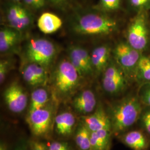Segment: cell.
I'll return each mask as SVG.
<instances>
[{
	"instance_id": "cell-1",
	"label": "cell",
	"mask_w": 150,
	"mask_h": 150,
	"mask_svg": "<svg viewBox=\"0 0 150 150\" xmlns=\"http://www.w3.org/2000/svg\"><path fill=\"white\" fill-rule=\"evenodd\" d=\"M107 113L112 133L121 134L132 126L140 118L141 102L139 97H126L111 106Z\"/></svg>"
},
{
	"instance_id": "cell-2",
	"label": "cell",
	"mask_w": 150,
	"mask_h": 150,
	"mask_svg": "<svg viewBox=\"0 0 150 150\" xmlns=\"http://www.w3.org/2000/svg\"><path fill=\"white\" fill-rule=\"evenodd\" d=\"M118 23L112 18L98 12H87L79 16L73 25L76 33L85 36L107 35L115 32Z\"/></svg>"
},
{
	"instance_id": "cell-3",
	"label": "cell",
	"mask_w": 150,
	"mask_h": 150,
	"mask_svg": "<svg viewBox=\"0 0 150 150\" xmlns=\"http://www.w3.org/2000/svg\"><path fill=\"white\" fill-rule=\"evenodd\" d=\"M57 49L50 40L38 38L31 40L27 44L25 56L28 63L40 64L47 69L54 62Z\"/></svg>"
},
{
	"instance_id": "cell-4",
	"label": "cell",
	"mask_w": 150,
	"mask_h": 150,
	"mask_svg": "<svg viewBox=\"0 0 150 150\" xmlns=\"http://www.w3.org/2000/svg\"><path fill=\"white\" fill-rule=\"evenodd\" d=\"M80 76L69 59H64L57 64L54 73V85L61 95H67L78 86Z\"/></svg>"
},
{
	"instance_id": "cell-5",
	"label": "cell",
	"mask_w": 150,
	"mask_h": 150,
	"mask_svg": "<svg viewBox=\"0 0 150 150\" xmlns=\"http://www.w3.org/2000/svg\"><path fill=\"white\" fill-rule=\"evenodd\" d=\"M115 62L123 70L129 79H135L141 52L131 47L127 42L117 43L112 51Z\"/></svg>"
},
{
	"instance_id": "cell-6",
	"label": "cell",
	"mask_w": 150,
	"mask_h": 150,
	"mask_svg": "<svg viewBox=\"0 0 150 150\" xmlns=\"http://www.w3.org/2000/svg\"><path fill=\"white\" fill-rule=\"evenodd\" d=\"M149 41L146 12L137 13L129 24L127 42L134 49L142 52L147 48Z\"/></svg>"
},
{
	"instance_id": "cell-7",
	"label": "cell",
	"mask_w": 150,
	"mask_h": 150,
	"mask_svg": "<svg viewBox=\"0 0 150 150\" xmlns=\"http://www.w3.org/2000/svg\"><path fill=\"white\" fill-rule=\"evenodd\" d=\"M102 74V87L108 93L119 95L127 88L129 78L115 61H110Z\"/></svg>"
},
{
	"instance_id": "cell-8",
	"label": "cell",
	"mask_w": 150,
	"mask_h": 150,
	"mask_svg": "<svg viewBox=\"0 0 150 150\" xmlns=\"http://www.w3.org/2000/svg\"><path fill=\"white\" fill-rule=\"evenodd\" d=\"M52 119V109L46 105L28 114L27 122L33 134L42 136L49 132Z\"/></svg>"
},
{
	"instance_id": "cell-9",
	"label": "cell",
	"mask_w": 150,
	"mask_h": 150,
	"mask_svg": "<svg viewBox=\"0 0 150 150\" xmlns=\"http://www.w3.org/2000/svg\"><path fill=\"white\" fill-rule=\"evenodd\" d=\"M69 60L81 77L91 76L95 72L91 61V54L83 47L72 46L69 50Z\"/></svg>"
},
{
	"instance_id": "cell-10",
	"label": "cell",
	"mask_w": 150,
	"mask_h": 150,
	"mask_svg": "<svg viewBox=\"0 0 150 150\" xmlns=\"http://www.w3.org/2000/svg\"><path fill=\"white\" fill-rule=\"evenodd\" d=\"M4 96L7 106L12 112H22L27 107V94L23 87L17 82L8 86L4 92Z\"/></svg>"
},
{
	"instance_id": "cell-11",
	"label": "cell",
	"mask_w": 150,
	"mask_h": 150,
	"mask_svg": "<svg viewBox=\"0 0 150 150\" xmlns=\"http://www.w3.org/2000/svg\"><path fill=\"white\" fill-rule=\"evenodd\" d=\"M6 19L8 27L21 31L27 28L32 23L31 13L27 8L18 4H12L7 8Z\"/></svg>"
},
{
	"instance_id": "cell-12",
	"label": "cell",
	"mask_w": 150,
	"mask_h": 150,
	"mask_svg": "<svg viewBox=\"0 0 150 150\" xmlns=\"http://www.w3.org/2000/svg\"><path fill=\"white\" fill-rule=\"evenodd\" d=\"M82 122L91 132L104 129H112L108 113L101 103L98 104L96 110L91 114L82 116Z\"/></svg>"
},
{
	"instance_id": "cell-13",
	"label": "cell",
	"mask_w": 150,
	"mask_h": 150,
	"mask_svg": "<svg viewBox=\"0 0 150 150\" xmlns=\"http://www.w3.org/2000/svg\"><path fill=\"white\" fill-rule=\"evenodd\" d=\"M22 77L27 83L32 86H44L48 77L47 69L35 63H28L22 71Z\"/></svg>"
},
{
	"instance_id": "cell-14",
	"label": "cell",
	"mask_w": 150,
	"mask_h": 150,
	"mask_svg": "<svg viewBox=\"0 0 150 150\" xmlns=\"http://www.w3.org/2000/svg\"><path fill=\"white\" fill-rule=\"evenodd\" d=\"M72 105L77 112L86 115L93 112L98 105L94 93L90 90H86L75 97Z\"/></svg>"
},
{
	"instance_id": "cell-15",
	"label": "cell",
	"mask_w": 150,
	"mask_h": 150,
	"mask_svg": "<svg viewBox=\"0 0 150 150\" xmlns=\"http://www.w3.org/2000/svg\"><path fill=\"white\" fill-rule=\"evenodd\" d=\"M111 50L106 45H101L94 48L91 54V61L95 72L102 73L110 62Z\"/></svg>"
},
{
	"instance_id": "cell-16",
	"label": "cell",
	"mask_w": 150,
	"mask_h": 150,
	"mask_svg": "<svg viewBox=\"0 0 150 150\" xmlns=\"http://www.w3.org/2000/svg\"><path fill=\"white\" fill-rule=\"evenodd\" d=\"M123 144L132 150H146L149 142L144 133L139 130H132L122 135Z\"/></svg>"
},
{
	"instance_id": "cell-17",
	"label": "cell",
	"mask_w": 150,
	"mask_h": 150,
	"mask_svg": "<svg viewBox=\"0 0 150 150\" xmlns=\"http://www.w3.org/2000/svg\"><path fill=\"white\" fill-rule=\"evenodd\" d=\"M62 26V20L56 15L45 12L38 19V26L45 34H52L57 31Z\"/></svg>"
},
{
	"instance_id": "cell-18",
	"label": "cell",
	"mask_w": 150,
	"mask_h": 150,
	"mask_svg": "<svg viewBox=\"0 0 150 150\" xmlns=\"http://www.w3.org/2000/svg\"><path fill=\"white\" fill-rule=\"evenodd\" d=\"M111 129L92 132L90 150H109L111 145Z\"/></svg>"
},
{
	"instance_id": "cell-19",
	"label": "cell",
	"mask_w": 150,
	"mask_h": 150,
	"mask_svg": "<svg viewBox=\"0 0 150 150\" xmlns=\"http://www.w3.org/2000/svg\"><path fill=\"white\" fill-rule=\"evenodd\" d=\"M76 123L74 115L70 112H64L57 115L54 120L55 130L62 136L71 134Z\"/></svg>"
},
{
	"instance_id": "cell-20",
	"label": "cell",
	"mask_w": 150,
	"mask_h": 150,
	"mask_svg": "<svg viewBox=\"0 0 150 150\" xmlns=\"http://www.w3.org/2000/svg\"><path fill=\"white\" fill-rule=\"evenodd\" d=\"M20 38V31L10 27H4L0 31V51L6 52L12 48Z\"/></svg>"
},
{
	"instance_id": "cell-21",
	"label": "cell",
	"mask_w": 150,
	"mask_h": 150,
	"mask_svg": "<svg viewBox=\"0 0 150 150\" xmlns=\"http://www.w3.org/2000/svg\"><path fill=\"white\" fill-rule=\"evenodd\" d=\"M49 101L48 92L43 88H38L33 91L28 114L46 106Z\"/></svg>"
},
{
	"instance_id": "cell-22",
	"label": "cell",
	"mask_w": 150,
	"mask_h": 150,
	"mask_svg": "<svg viewBox=\"0 0 150 150\" xmlns=\"http://www.w3.org/2000/svg\"><path fill=\"white\" fill-rule=\"evenodd\" d=\"M135 80L140 85L150 82V57L142 55L137 65Z\"/></svg>"
},
{
	"instance_id": "cell-23",
	"label": "cell",
	"mask_w": 150,
	"mask_h": 150,
	"mask_svg": "<svg viewBox=\"0 0 150 150\" xmlns=\"http://www.w3.org/2000/svg\"><path fill=\"white\" fill-rule=\"evenodd\" d=\"M91 131L82 122L79 125L75 134V142L80 150H90Z\"/></svg>"
},
{
	"instance_id": "cell-24",
	"label": "cell",
	"mask_w": 150,
	"mask_h": 150,
	"mask_svg": "<svg viewBox=\"0 0 150 150\" xmlns=\"http://www.w3.org/2000/svg\"><path fill=\"white\" fill-rule=\"evenodd\" d=\"M131 7L137 13L150 10V0H128Z\"/></svg>"
},
{
	"instance_id": "cell-25",
	"label": "cell",
	"mask_w": 150,
	"mask_h": 150,
	"mask_svg": "<svg viewBox=\"0 0 150 150\" xmlns=\"http://www.w3.org/2000/svg\"><path fill=\"white\" fill-rule=\"evenodd\" d=\"M138 97L142 103L150 107V82L140 85Z\"/></svg>"
},
{
	"instance_id": "cell-26",
	"label": "cell",
	"mask_w": 150,
	"mask_h": 150,
	"mask_svg": "<svg viewBox=\"0 0 150 150\" xmlns=\"http://www.w3.org/2000/svg\"><path fill=\"white\" fill-rule=\"evenodd\" d=\"M100 5L106 11L117 10L120 7L121 0H100Z\"/></svg>"
},
{
	"instance_id": "cell-27",
	"label": "cell",
	"mask_w": 150,
	"mask_h": 150,
	"mask_svg": "<svg viewBox=\"0 0 150 150\" xmlns=\"http://www.w3.org/2000/svg\"><path fill=\"white\" fill-rule=\"evenodd\" d=\"M10 69V64L7 59H1L0 61V82L4 83L6 75Z\"/></svg>"
},
{
	"instance_id": "cell-28",
	"label": "cell",
	"mask_w": 150,
	"mask_h": 150,
	"mask_svg": "<svg viewBox=\"0 0 150 150\" xmlns=\"http://www.w3.org/2000/svg\"><path fill=\"white\" fill-rule=\"evenodd\" d=\"M27 144L29 150H48V147L46 144L38 140L30 139Z\"/></svg>"
},
{
	"instance_id": "cell-29",
	"label": "cell",
	"mask_w": 150,
	"mask_h": 150,
	"mask_svg": "<svg viewBox=\"0 0 150 150\" xmlns=\"http://www.w3.org/2000/svg\"><path fill=\"white\" fill-rule=\"evenodd\" d=\"M139 119L146 132L150 135V110L142 112Z\"/></svg>"
},
{
	"instance_id": "cell-30",
	"label": "cell",
	"mask_w": 150,
	"mask_h": 150,
	"mask_svg": "<svg viewBox=\"0 0 150 150\" xmlns=\"http://www.w3.org/2000/svg\"><path fill=\"white\" fill-rule=\"evenodd\" d=\"M25 4L33 9L38 10L43 8L47 0H23Z\"/></svg>"
},
{
	"instance_id": "cell-31",
	"label": "cell",
	"mask_w": 150,
	"mask_h": 150,
	"mask_svg": "<svg viewBox=\"0 0 150 150\" xmlns=\"http://www.w3.org/2000/svg\"><path fill=\"white\" fill-rule=\"evenodd\" d=\"M48 150H71V149L67 142L56 141L49 145Z\"/></svg>"
},
{
	"instance_id": "cell-32",
	"label": "cell",
	"mask_w": 150,
	"mask_h": 150,
	"mask_svg": "<svg viewBox=\"0 0 150 150\" xmlns=\"http://www.w3.org/2000/svg\"><path fill=\"white\" fill-rule=\"evenodd\" d=\"M53 5L61 9H64L69 5V0H47Z\"/></svg>"
},
{
	"instance_id": "cell-33",
	"label": "cell",
	"mask_w": 150,
	"mask_h": 150,
	"mask_svg": "<svg viewBox=\"0 0 150 150\" xmlns=\"http://www.w3.org/2000/svg\"><path fill=\"white\" fill-rule=\"evenodd\" d=\"M27 144H26L25 141H21L16 145L15 150H28Z\"/></svg>"
},
{
	"instance_id": "cell-34",
	"label": "cell",
	"mask_w": 150,
	"mask_h": 150,
	"mask_svg": "<svg viewBox=\"0 0 150 150\" xmlns=\"http://www.w3.org/2000/svg\"><path fill=\"white\" fill-rule=\"evenodd\" d=\"M0 150H7V147L4 143H1L0 145Z\"/></svg>"
},
{
	"instance_id": "cell-35",
	"label": "cell",
	"mask_w": 150,
	"mask_h": 150,
	"mask_svg": "<svg viewBox=\"0 0 150 150\" xmlns=\"http://www.w3.org/2000/svg\"><path fill=\"white\" fill-rule=\"evenodd\" d=\"M12 1L13 2H20L21 0H12Z\"/></svg>"
}]
</instances>
